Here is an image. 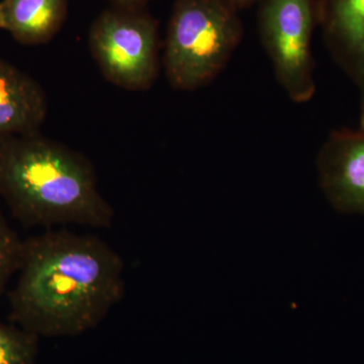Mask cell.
Masks as SVG:
<instances>
[{"label":"cell","instance_id":"1","mask_svg":"<svg viewBox=\"0 0 364 364\" xmlns=\"http://www.w3.org/2000/svg\"><path fill=\"white\" fill-rule=\"evenodd\" d=\"M18 273L9 318L39 338L90 331L124 293L119 254L100 237L68 230L23 241Z\"/></svg>","mask_w":364,"mask_h":364},{"label":"cell","instance_id":"7","mask_svg":"<svg viewBox=\"0 0 364 364\" xmlns=\"http://www.w3.org/2000/svg\"><path fill=\"white\" fill-rule=\"evenodd\" d=\"M318 26L328 50L358 90L364 124V0H318Z\"/></svg>","mask_w":364,"mask_h":364},{"label":"cell","instance_id":"13","mask_svg":"<svg viewBox=\"0 0 364 364\" xmlns=\"http://www.w3.org/2000/svg\"><path fill=\"white\" fill-rule=\"evenodd\" d=\"M225 1L236 7L239 11V9H244V7L252 6V4H256V2H261L262 0H225Z\"/></svg>","mask_w":364,"mask_h":364},{"label":"cell","instance_id":"10","mask_svg":"<svg viewBox=\"0 0 364 364\" xmlns=\"http://www.w3.org/2000/svg\"><path fill=\"white\" fill-rule=\"evenodd\" d=\"M39 337L0 321V364H36Z\"/></svg>","mask_w":364,"mask_h":364},{"label":"cell","instance_id":"6","mask_svg":"<svg viewBox=\"0 0 364 364\" xmlns=\"http://www.w3.org/2000/svg\"><path fill=\"white\" fill-rule=\"evenodd\" d=\"M318 181L332 207L364 215V126L332 131L318 151Z\"/></svg>","mask_w":364,"mask_h":364},{"label":"cell","instance_id":"11","mask_svg":"<svg viewBox=\"0 0 364 364\" xmlns=\"http://www.w3.org/2000/svg\"><path fill=\"white\" fill-rule=\"evenodd\" d=\"M23 241L0 212V294L20 268Z\"/></svg>","mask_w":364,"mask_h":364},{"label":"cell","instance_id":"4","mask_svg":"<svg viewBox=\"0 0 364 364\" xmlns=\"http://www.w3.org/2000/svg\"><path fill=\"white\" fill-rule=\"evenodd\" d=\"M88 47L112 85L145 91L156 81L160 69L158 21L143 7L105 9L90 26Z\"/></svg>","mask_w":364,"mask_h":364},{"label":"cell","instance_id":"8","mask_svg":"<svg viewBox=\"0 0 364 364\" xmlns=\"http://www.w3.org/2000/svg\"><path fill=\"white\" fill-rule=\"evenodd\" d=\"M47 114V95L40 83L0 58V141L39 133Z\"/></svg>","mask_w":364,"mask_h":364},{"label":"cell","instance_id":"12","mask_svg":"<svg viewBox=\"0 0 364 364\" xmlns=\"http://www.w3.org/2000/svg\"><path fill=\"white\" fill-rule=\"evenodd\" d=\"M112 6L119 7H143L151 0H109Z\"/></svg>","mask_w":364,"mask_h":364},{"label":"cell","instance_id":"2","mask_svg":"<svg viewBox=\"0 0 364 364\" xmlns=\"http://www.w3.org/2000/svg\"><path fill=\"white\" fill-rule=\"evenodd\" d=\"M0 196L26 227L114 223L90 159L40 132L0 141Z\"/></svg>","mask_w":364,"mask_h":364},{"label":"cell","instance_id":"5","mask_svg":"<svg viewBox=\"0 0 364 364\" xmlns=\"http://www.w3.org/2000/svg\"><path fill=\"white\" fill-rule=\"evenodd\" d=\"M258 31L277 82L296 104L310 102L317 90L312 54L318 26V0H262Z\"/></svg>","mask_w":364,"mask_h":364},{"label":"cell","instance_id":"9","mask_svg":"<svg viewBox=\"0 0 364 364\" xmlns=\"http://www.w3.org/2000/svg\"><path fill=\"white\" fill-rule=\"evenodd\" d=\"M68 13V0H1L0 30L23 45L47 44L59 33Z\"/></svg>","mask_w":364,"mask_h":364},{"label":"cell","instance_id":"3","mask_svg":"<svg viewBox=\"0 0 364 364\" xmlns=\"http://www.w3.org/2000/svg\"><path fill=\"white\" fill-rule=\"evenodd\" d=\"M243 35L238 9L225 0H174L163 54L169 85L193 91L212 83Z\"/></svg>","mask_w":364,"mask_h":364}]
</instances>
